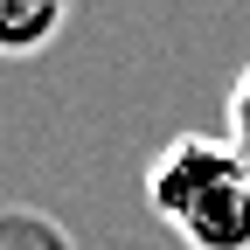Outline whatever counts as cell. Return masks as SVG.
Returning a JSON list of instances; mask_svg holds the SVG:
<instances>
[{"mask_svg": "<svg viewBox=\"0 0 250 250\" xmlns=\"http://www.w3.org/2000/svg\"><path fill=\"white\" fill-rule=\"evenodd\" d=\"M223 139L250 160V62L236 70V83H229V111H223Z\"/></svg>", "mask_w": 250, "mask_h": 250, "instance_id": "3957f363", "label": "cell"}, {"mask_svg": "<svg viewBox=\"0 0 250 250\" xmlns=\"http://www.w3.org/2000/svg\"><path fill=\"white\" fill-rule=\"evenodd\" d=\"M146 208L188 250H250V160L223 132H181L146 167Z\"/></svg>", "mask_w": 250, "mask_h": 250, "instance_id": "6da1fadb", "label": "cell"}, {"mask_svg": "<svg viewBox=\"0 0 250 250\" xmlns=\"http://www.w3.org/2000/svg\"><path fill=\"white\" fill-rule=\"evenodd\" d=\"M70 7L77 0H0V62L56 49V35L70 28Z\"/></svg>", "mask_w": 250, "mask_h": 250, "instance_id": "7a4b0ae2", "label": "cell"}]
</instances>
